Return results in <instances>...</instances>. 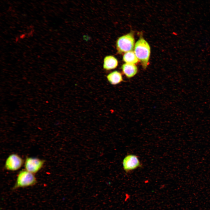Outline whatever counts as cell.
Wrapping results in <instances>:
<instances>
[{
	"label": "cell",
	"instance_id": "obj_10",
	"mask_svg": "<svg viewBox=\"0 0 210 210\" xmlns=\"http://www.w3.org/2000/svg\"><path fill=\"white\" fill-rule=\"evenodd\" d=\"M123 60L126 63L135 64L138 62V59L134 52L132 51L127 52L124 55Z\"/></svg>",
	"mask_w": 210,
	"mask_h": 210
},
{
	"label": "cell",
	"instance_id": "obj_1",
	"mask_svg": "<svg viewBox=\"0 0 210 210\" xmlns=\"http://www.w3.org/2000/svg\"><path fill=\"white\" fill-rule=\"evenodd\" d=\"M150 48L148 42L143 38L139 39L136 43L134 52L141 62L143 68L147 67L150 54Z\"/></svg>",
	"mask_w": 210,
	"mask_h": 210
},
{
	"label": "cell",
	"instance_id": "obj_4",
	"mask_svg": "<svg viewBox=\"0 0 210 210\" xmlns=\"http://www.w3.org/2000/svg\"><path fill=\"white\" fill-rule=\"evenodd\" d=\"M122 163L123 169L126 173H130L142 166L138 157L132 154L127 155L124 158Z\"/></svg>",
	"mask_w": 210,
	"mask_h": 210
},
{
	"label": "cell",
	"instance_id": "obj_5",
	"mask_svg": "<svg viewBox=\"0 0 210 210\" xmlns=\"http://www.w3.org/2000/svg\"><path fill=\"white\" fill-rule=\"evenodd\" d=\"M45 161L43 160L34 157H27L25 161V169L33 174L38 172L42 167Z\"/></svg>",
	"mask_w": 210,
	"mask_h": 210
},
{
	"label": "cell",
	"instance_id": "obj_3",
	"mask_svg": "<svg viewBox=\"0 0 210 210\" xmlns=\"http://www.w3.org/2000/svg\"><path fill=\"white\" fill-rule=\"evenodd\" d=\"M134 44L132 34L130 33L120 37L117 40L116 47L118 52L121 54L132 51Z\"/></svg>",
	"mask_w": 210,
	"mask_h": 210
},
{
	"label": "cell",
	"instance_id": "obj_8",
	"mask_svg": "<svg viewBox=\"0 0 210 210\" xmlns=\"http://www.w3.org/2000/svg\"><path fill=\"white\" fill-rule=\"evenodd\" d=\"M118 62L117 59L111 55L106 56L104 60L103 68L109 70L116 68L118 66Z\"/></svg>",
	"mask_w": 210,
	"mask_h": 210
},
{
	"label": "cell",
	"instance_id": "obj_9",
	"mask_svg": "<svg viewBox=\"0 0 210 210\" xmlns=\"http://www.w3.org/2000/svg\"><path fill=\"white\" fill-rule=\"evenodd\" d=\"M107 80L112 85H116L123 81L122 74L118 71H114L107 76Z\"/></svg>",
	"mask_w": 210,
	"mask_h": 210
},
{
	"label": "cell",
	"instance_id": "obj_2",
	"mask_svg": "<svg viewBox=\"0 0 210 210\" xmlns=\"http://www.w3.org/2000/svg\"><path fill=\"white\" fill-rule=\"evenodd\" d=\"M36 183V179L34 174L25 169L22 170L18 173L13 189L32 186Z\"/></svg>",
	"mask_w": 210,
	"mask_h": 210
},
{
	"label": "cell",
	"instance_id": "obj_11",
	"mask_svg": "<svg viewBox=\"0 0 210 210\" xmlns=\"http://www.w3.org/2000/svg\"><path fill=\"white\" fill-rule=\"evenodd\" d=\"M130 196L129 194H126L125 195V201L126 202L129 200L130 198Z\"/></svg>",
	"mask_w": 210,
	"mask_h": 210
},
{
	"label": "cell",
	"instance_id": "obj_6",
	"mask_svg": "<svg viewBox=\"0 0 210 210\" xmlns=\"http://www.w3.org/2000/svg\"><path fill=\"white\" fill-rule=\"evenodd\" d=\"M23 163V160L20 156L16 154H12L6 159L5 167L8 170L15 171L19 169Z\"/></svg>",
	"mask_w": 210,
	"mask_h": 210
},
{
	"label": "cell",
	"instance_id": "obj_7",
	"mask_svg": "<svg viewBox=\"0 0 210 210\" xmlns=\"http://www.w3.org/2000/svg\"><path fill=\"white\" fill-rule=\"evenodd\" d=\"M121 69L124 74L128 78L133 77L138 71L137 66L133 64H124L122 66Z\"/></svg>",
	"mask_w": 210,
	"mask_h": 210
}]
</instances>
